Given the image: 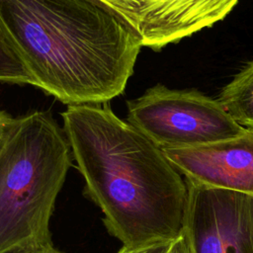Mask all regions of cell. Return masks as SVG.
<instances>
[{"label": "cell", "instance_id": "obj_1", "mask_svg": "<svg viewBox=\"0 0 253 253\" xmlns=\"http://www.w3.org/2000/svg\"><path fill=\"white\" fill-rule=\"evenodd\" d=\"M61 117L84 196L108 232L128 248L176 239L188 190L162 149L108 106H67Z\"/></svg>", "mask_w": 253, "mask_h": 253}, {"label": "cell", "instance_id": "obj_7", "mask_svg": "<svg viewBox=\"0 0 253 253\" xmlns=\"http://www.w3.org/2000/svg\"><path fill=\"white\" fill-rule=\"evenodd\" d=\"M162 151L189 182L253 196V129L216 142Z\"/></svg>", "mask_w": 253, "mask_h": 253}, {"label": "cell", "instance_id": "obj_10", "mask_svg": "<svg viewBox=\"0 0 253 253\" xmlns=\"http://www.w3.org/2000/svg\"><path fill=\"white\" fill-rule=\"evenodd\" d=\"M172 242L173 240L163 241V242H158V243L136 247V248H128V247L123 246L118 251V253H168Z\"/></svg>", "mask_w": 253, "mask_h": 253}, {"label": "cell", "instance_id": "obj_2", "mask_svg": "<svg viewBox=\"0 0 253 253\" xmlns=\"http://www.w3.org/2000/svg\"><path fill=\"white\" fill-rule=\"evenodd\" d=\"M0 25L35 86L67 106L124 93L142 47L96 0H0Z\"/></svg>", "mask_w": 253, "mask_h": 253}, {"label": "cell", "instance_id": "obj_9", "mask_svg": "<svg viewBox=\"0 0 253 253\" xmlns=\"http://www.w3.org/2000/svg\"><path fill=\"white\" fill-rule=\"evenodd\" d=\"M0 82L30 84L35 80L0 25Z\"/></svg>", "mask_w": 253, "mask_h": 253}, {"label": "cell", "instance_id": "obj_8", "mask_svg": "<svg viewBox=\"0 0 253 253\" xmlns=\"http://www.w3.org/2000/svg\"><path fill=\"white\" fill-rule=\"evenodd\" d=\"M218 100L238 124L253 129V60L222 88Z\"/></svg>", "mask_w": 253, "mask_h": 253}, {"label": "cell", "instance_id": "obj_6", "mask_svg": "<svg viewBox=\"0 0 253 253\" xmlns=\"http://www.w3.org/2000/svg\"><path fill=\"white\" fill-rule=\"evenodd\" d=\"M159 50L224 19L239 0H96Z\"/></svg>", "mask_w": 253, "mask_h": 253}, {"label": "cell", "instance_id": "obj_3", "mask_svg": "<svg viewBox=\"0 0 253 253\" xmlns=\"http://www.w3.org/2000/svg\"><path fill=\"white\" fill-rule=\"evenodd\" d=\"M72 158L48 112L15 119L0 145V253L52 245L49 222Z\"/></svg>", "mask_w": 253, "mask_h": 253}, {"label": "cell", "instance_id": "obj_5", "mask_svg": "<svg viewBox=\"0 0 253 253\" xmlns=\"http://www.w3.org/2000/svg\"><path fill=\"white\" fill-rule=\"evenodd\" d=\"M183 231L193 253H253V196L187 180Z\"/></svg>", "mask_w": 253, "mask_h": 253}, {"label": "cell", "instance_id": "obj_4", "mask_svg": "<svg viewBox=\"0 0 253 253\" xmlns=\"http://www.w3.org/2000/svg\"><path fill=\"white\" fill-rule=\"evenodd\" d=\"M126 121L158 147H192L242 134L218 99L157 84L126 102Z\"/></svg>", "mask_w": 253, "mask_h": 253}, {"label": "cell", "instance_id": "obj_13", "mask_svg": "<svg viewBox=\"0 0 253 253\" xmlns=\"http://www.w3.org/2000/svg\"><path fill=\"white\" fill-rule=\"evenodd\" d=\"M12 253H62V252L56 250L53 247V245H47V246H42V247L21 249V250L14 251Z\"/></svg>", "mask_w": 253, "mask_h": 253}, {"label": "cell", "instance_id": "obj_11", "mask_svg": "<svg viewBox=\"0 0 253 253\" xmlns=\"http://www.w3.org/2000/svg\"><path fill=\"white\" fill-rule=\"evenodd\" d=\"M168 253H193L189 239L184 231L173 240Z\"/></svg>", "mask_w": 253, "mask_h": 253}, {"label": "cell", "instance_id": "obj_12", "mask_svg": "<svg viewBox=\"0 0 253 253\" xmlns=\"http://www.w3.org/2000/svg\"><path fill=\"white\" fill-rule=\"evenodd\" d=\"M16 118L11 117L4 111H0V145L5 139L11 126H13Z\"/></svg>", "mask_w": 253, "mask_h": 253}]
</instances>
